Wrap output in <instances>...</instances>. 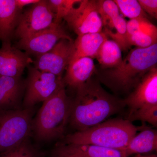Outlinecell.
I'll return each mask as SVG.
<instances>
[{"label": "cell", "instance_id": "obj_1", "mask_svg": "<svg viewBox=\"0 0 157 157\" xmlns=\"http://www.w3.org/2000/svg\"><path fill=\"white\" fill-rule=\"evenodd\" d=\"M72 99L69 123L77 132L94 126L120 112L123 100L110 94L98 80L90 78Z\"/></svg>", "mask_w": 157, "mask_h": 157}, {"label": "cell", "instance_id": "obj_2", "mask_svg": "<svg viewBox=\"0 0 157 157\" xmlns=\"http://www.w3.org/2000/svg\"><path fill=\"white\" fill-rule=\"evenodd\" d=\"M157 63V43L148 48L137 47L130 51L117 67L104 71L99 79L114 91L129 92Z\"/></svg>", "mask_w": 157, "mask_h": 157}, {"label": "cell", "instance_id": "obj_3", "mask_svg": "<svg viewBox=\"0 0 157 157\" xmlns=\"http://www.w3.org/2000/svg\"><path fill=\"white\" fill-rule=\"evenodd\" d=\"M144 126H135L126 119H108L86 130L67 135L61 144H90L124 151L131 139Z\"/></svg>", "mask_w": 157, "mask_h": 157}, {"label": "cell", "instance_id": "obj_4", "mask_svg": "<svg viewBox=\"0 0 157 157\" xmlns=\"http://www.w3.org/2000/svg\"><path fill=\"white\" fill-rule=\"evenodd\" d=\"M63 86L43 102L33 121V135L40 142L61 137L69 123L72 99Z\"/></svg>", "mask_w": 157, "mask_h": 157}, {"label": "cell", "instance_id": "obj_5", "mask_svg": "<svg viewBox=\"0 0 157 157\" xmlns=\"http://www.w3.org/2000/svg\"><path fill=\"white\" fill-rule=\"evenodd\" d=\"M123 102L128 109L130 121H139L157 126V68L147 73Z\"/></svg>", "mask_w": 157, "mask_h": 157}, {"label": "cell", "instance_id": "obj_6", "mask_svg": "<svg viewBox=\"0 0 157 157\" xmlns=\"http://www.w3.org/2000/svg\"><path fill=\"white\" fill-rule=\"evenodd\" d=\"M35 107L0 110V153L14 148L33 135Z\"/></svg>", "mask_w": 157, "mask_h": 157}, {"label": "cell", "instance_id": "obj_7", "mask_svg": "<svg viewBox=\"0 0 157 157\" xmlns=\"http://www.w3.org/2000/svg\"><path fill=\"white\" fill-rule=\"evenodd\" d=\"M27 69L22 104L23 109L34 107L38 103L44 102L65 86L63 77L40 71L31 65Z\"/></svg>", "mask_w": 157, "mask_h": 157}, {"label": "cell", "instance_id": "obj_8", "mask_svg": "<svg viewBox=\"0 0 157 157\" xmlns=\"http://www.w3.org/2000/svg\"><path fill=\"white\" fill-rule=\"evenodd\" d=\"M55 23V15L48 1L40 0L22 11L14 37L24 39L50 27Z\"/></svg>", "mask_w": 157, "mask_h": 157}, {"label": "cell", "instance_id": "obj_9", "mask_svg": "<svg viewBox=\"0 0 157 157\" xmlns=\"http://www.w3.org/2000/svg\"><path fill=\"white\" fill-rule=\"evenodd\" d=\"M63 19L77 36L103 31L97 1L81 0Z\"/></svg>", "mask_w": 157, "mask_h": 157}, {"label": "cell", "instance_id": "obj_10", "mask_svg": "<svg viewBox=\"0 0 157 157\" xmlns=\"http://www.w3.org/2000/svg\"><path fill=\"white\" fill-rule=\"evenodd\" d=\"M63 39L73 40L61 23H54L48 28L19 39L14 46L36 57L48 52Z\"/></svg>", "mask_w": 157, "mask_h": 157}, {"label": "cell", "instance_id": "obj_11", "mask_svg": "<svg viewBox=\"0 0 157 157\" xmlns=\"http://www.w3.org/2000/svg\"><path fill=\"white\" fill-rule=\"evenodd\" d=\"M73 48V40L61 39L48 52L36 57L33 67L42 72L63 77L71 61Z\"/></svg>", "mask_w": 157, "mask_h": 157}, {"label": "cell", "instance_id": "obj_12", "mask_svg": "<svg viewBox=\"0 0 157 157\" xmlns=\"http://www.w3.org/2000/svg\"><path fill=\"white\" fill-rule=\"evenodd\" d=\"M33 61L29 55L11 43H3L0 48V76L22 77L25 68Z\"/></svg>", "mask_w": 157, "mask_h": 157}, {"label": "cell", "instance_id": "obj_13", "mask_svg": "<svg viewBox=\"0 0 157 157\" xmlns=\"http://www.w3.org/2000/svg\"><path fill=\"white\" fill-rule=\"evenodd\" d=\"M53 157H128L124 151L90 144H63L56 145Z\"/></svg>", "mask_w": 157, "mask_h": 157}, {"label": "cell", "instance_id": "obj_14", "mask_svg": "<svg viewBox=\"0 0 157 157\" xmlns=\"http://www.w3.org/2000/svg\"><path fill=\"white\" fill-rule=\"evenodd\" d=\"M25 90L22 77L0 76V110L23 109Z\"/></svg>", "mask_w": 157, "mask_h": 157}, {"label": "cell", "instance_id": "obj_15", "mask_svg": "<svg viewBox=\"0 0 157 157\" xmlns=\"http://www.w3.org/2000/svg\"><path fill=\"white\" fill-rule=\"evenodd\" d=\"M22 12L15 0H0V41L11 43Z\"/></svg>", "mask_w": 157, "mask_h": 157}, {"label": "cell", "instance_id": "obj_16", "mask_svg": "<svg viewBox=\"0 0 157 157\" xmlns=\"http://www.w3.org/2000/svg\"><path fill=\"white\" fill-rule=\"evenodd\" d=\"M66 70L63 77L65 86L76 91L92 78L96 68L93 59L84 57L70 63Z\"/></svg>", "mask_w": 157, "mask_h": 157}, {"label": "cell", "instance_id": "obj_17", "mask_svg": "<svg viewBox=\"0 0 157 157\" xmlns=\"http://www.w3.org/2000/svg\"><path fill=\"white\" fill-rule=\"evenodd\" d=\"M107 39L108 37L103 31L77 36L74 41L73 56L70 63L82 58H96L101 45Z\"/></svg>", "mask_w": 157, "mask_h": 157}, {"label": "cell", "instance_id": "obj_18", "mask_svg": "<svg viewBox=\"0 0 157 157\" xmlns=\"http://www.w3.org/2000/svg\"><path fill=\"white\" fill-rule=\"evenodd\" d=\"M156 130L144 125L138 134L131 139L124 151L127 157L135 155H145L156 151Z\"/></svg>", "mask_w": 157, "mask_h": 157}, {"label": "cell", "instance_id": "obj_19", "mask_svg": "<svg viewBox=\"0 0 157 157\" xmlns=\"http://www.w3.org/2000/svg\"><path fill=\"white\" fill-rule=\"evenodd\" d=\"M121 52L117 42L107 39L101 45L96 58L104 69H112L122 61Z\"/></svg>", "mask_w": 157, "mask_h": 157}, {"label": "cell", "instance_id": "obj_20", "mask_svg": "<svg viewBox=\"0 0 157 157\" xmlns=\"http://www.w3.org/2000/svg\"><path fill=\"white\" fill-rule=\"evenodd\" d=\"M127 21L121 14L109 21L103 28L107 36L118 44L121 50L126 51L131 47L128 40L127 31Z\"/></svg>", "mask_w": 157, "mask_h": 157}, {"label": "cell", "instance_id": "obj_21", "mask_svg": "<svg viewBox=\"0 0 157 157\" xmlns=\"http://www.w3.org/2000/svg\"><path fill=\"white\" fill-rule=\"evenodd\" d=\"M44 153L31 142L30 138L7 151L0 153V157H43Z\"/></svg>", "mask_w": 157, "mask_h": 157}, {"label": "cell", "instance_id": "obj_22", "mask_svg": "<svg viewBox=\"0 0 157 157\" xmlns=\"http://www.w3.org/2000/svg\"><path fill=\"white\" fill-rule=\"evenodd\" d=\"M81 0H48L55 15V23H60Z\"/></svg>", "mask_w": 157, "mask_h": 157}, {"label": "cell", "instance_id": "obj_23", "mask_svg": "<svg viewBox=\"0 0 157 157\" xmlns=\"http://www.w3.org/2000/svg\"><path fill=\"white\" fill-rule=\"evenodd\" d=\"M120 12L130 20L140 17L147 18V14L143 11L138 1L115 0Z\"/></svg>", "mask_w": 157, "mask_h": 157}, {"label": "cell", "instance_id": "obj_24", "mask_svg": "<svg viewBox=\"0 0 157 157\" xmlns=\"http://www.w3.org/2000/svg\"><path fill=\"white\" fill-rule=\"evenodd\" d=\"M130 46L135 45L137 48H146L157 43V30L151 32L137 33L128 36Z\"/></svg>", "mask_w": 157, "mask_h": 157}, {"label": "cell", "instance_id": "obj_25", "mask_svg": "<svg viewBox=\"0 0 157 157\" xmlns=\"http://www.w3.org/2000/svg\"><path fill=\"white\" fill-rule=\"evenodd\" d=\"M98 11L103 23V27L112 18L120 14L117 5L111 0L97 1Z\"/></svg>", "mask_w": 157, "mask_h": 157}, {"label": "cell", "instance_id": "obj_26", "mask_svg": "<svg viewBox=\"0 0 157 157\" xmlns=\"http://www.w3.org/2000/svg\"><path fill=\"white\" fill-rule=\"evenodd\" d=\"M156 26L151 22L147 18L140 17L131 19L127 23L128 36L137 33L157 30Z\"/></svg>", "mask_w": 157, "mask_h": 157}, {"label": "cell", "instance_id": "obj_27", "mask_svg": "<svg viewBox=\"0 0 157 157\" xmlns=\"http://www.w3.org/2000/svg\"><path fill=\"white\" fill-rule=\"evenodd\" d=\"M140 4L143 11L151 17L157 18V0H139Z\"/></svg>", "mask_w": 157, "mask_h": 157}, {"label": "cell", "instance_id": "obj_28", "mask_svg": "<svg viewBox=\"0 0 157 157\" xmlns=\"http://www.w3.org/2000/svg\"><path fill=\"white\" fill-rule=\"evenodd\" d=\"M16 5L20 9L22 10L26 6H31L39 2L40 0H15Z\"/></svg>", "mask_w": 157, "mask_h": 157}, {"label": "cell", "instance_id": "obj_29", "mask_svg": "<svg viewBox=\"0 0 157 157\" xmlns=\"http://www.w3.org/2000/svg\"><path fill=\"white\" fill-rule=\"evenodd\" d=\"M132 157H157V155L152 154L135 155L132 156Z\"/></svg>", "mask_w": 157, "mask_h": 157}]
</instances>
